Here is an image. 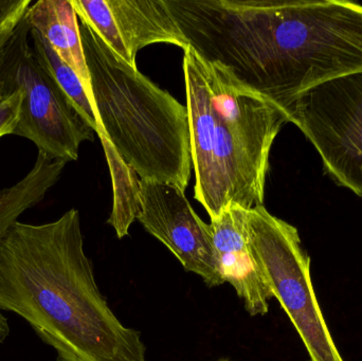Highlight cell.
Instances as JSON below:
<instances>
[{
  "mask_svg": "<svg viewBox=\"0 0 362 361\" xmlns=\"http://www.w3.org/2000/svg\"><path fill=\"white\" fill-rule=\"evenodd\" d=\"M25 14L0 49V95L23 93L21 116L13 135L33 142L38 153L70 162L95 131L76 110L30 44Z\"/></svg>",
  "mask_w": 362,
  "mask_h": 361,
  "instance_id": "cell-4",
  "label": "cell"
},
{
  "mask_svg": "<svg viewBox=\"0 0 362 361\" xmlns=\"http://www.w3.org/2000/svg\"><path fill=\"white\" fill-rule=\"evenodd\" d=\"M67 162L38 153L31 171L14 186L0 191V241L18 218L35 207L57 184Z\"/></svg>",
  "mask_w": 362,
  "mask_h": 361,
  "instance_id": "cell-11",
  "label": "cell"
},
{
  "mask_svg": "<svg viewBox=\"0 0 362 361\" xmlns=\"http://www.w3.org/2000/svg\"><path fill=\"white\" fill-rule=\"evenodd\" d=\"M23 93L15 89L8 95H0V138L13 135L21 116Z\"/></svg>",
  "mask_w": 362,
  "mask_h": 361,
  "instance_id": "cell-14",
  "label": "cell"
},
{
  "mask_svg": "<svg viewBox=\"0 0 362 361\" xmlns=\"http://www.w3.org/2000/svg\"><path fill=\"white\" fill-rule=\"evenodd\" d=\"M30 38L33 42L32 46H33L34 52L40 63L52 74L57 84L71 100L83 118L88 122L95 133L99 135L101 129L98 122L97 114L93 110V101L80 76L59 57L51 45L45 40L44 36L32 28H30Z\"/></svg>",
  "mask_w": 362,
  "mask_h": 361,
  "instance_id": "cell-12",
  "label": "cell"
},
{
  "mask_svg": "<svg viewBox=\"0 0 362 361\" xmlns=\"http://www.w3.org/2000/svg\"><path fill=\"white\" fill-rule=\"evenodd\" d=\"M8 333H10V329H8V320L0 313V343L6 341V337L8 336Z\"/></svg>",
  "mask_w": 362,
  "mask_h": 361,
  "instance_id": "cell-17",
  "label": "cell"
},
{
  "mask_svg": "<svg viewBox=\"0 0 362 361\" xmlns=\"http://www.w3.org/2000/svg\"><path fill=\"white\" fill-rule=\"evenodd\" d=\"M21 20V19H19ZM19 20L12 21V23H6V25H0V49L2 48L4 44H6V40L10 37L11 34H12L13 30L16 27L17 23H19Z\"/></svg>",
  "mask_w": 362,
  "mask_h": 361,
  "instance_id": "cell-16",
  "label": "cell"
},
{
  "mask_svg": "<svg viewBox=\"0 0 362 361\" xmlns=\"http://www.w3.org/2000/svg\"><path fill=\"white\" fill-rule=\"evenodd\" d=\"M78 18L129 65L154 44L189 47L165 0H71Z\"/></svg>",
  "mask_w": 362,
  "mask_h": 361,
  "instance_id": "cell-8",
  "label": "cell"
},
{
  "mask_svg": "<svg viewBox=\"0 0 362 361\" xmlns=\"http://www.w3.org/2000/svg\"><path fill=\"white\" fill-rule=\"evenodd\" d=\"M101 141L110 165L115 194L119 193V191L123 194L120 203L114 206L107 223L114 227L117 237L123 239L129 235V227L137 216L139 179H136L135 172L123 162L110 142L105 138L101 139Z\"/></svg>",
  "mask_w": 362,
  "mask_h": 361,
  "instance_id": "cell-13",
  "label": "cell"
},
{
  "mask_svg": "<svg viewBox=\"0 0 362 361\" xmlns=\"http://www.w3.org/2000/svg\"><path fill=\"white\" fill-rule=\"evenodd\" d=\"M0 309L23 318L57 361H148L140 333L119 321L98 288L76 209L8 229L0 241Z\"/></svg>",
  "mask_w": 362,
  "mask_h": 361,
  "instance_id": "cell-1",
  "label": "cell"
},
{
  "mask_svg": "<svg viewBox=\"0 0 362 361\" xmlns=\"http://www.w3.org/2000/svg\"><path fill=\"white\" fill-rule=\"evenodd\" d=\"M25 18L30 28L42 34L59 57L78 73L91 97L78 16L71 0L32 2L25 12Z\"/></svg>",
  "mask_w": 362,
  "mask_h": 361,
  "instance_id": "cell-10",
  "label": "cell"
},
{
  "mask_svg": "<svg viewBox=\"0 0 362 361\" xmlns=\"http://www.w3.org/2000/svg\"><path fill=\"white\" fill-rule=\"evenodd\" d=\"M246 230L264 283L288 316L310 361H344L317 300L310 258L298 229L262 205L247 210Z\"/></svg>",
  "mask_w": 362,
  "mask_h": 361,
  "instance_id": "cell-5",
  "label": "cell"
},
{
  "mask_svg": "<svg viewBox=\"0 0 362 361\" xmlns=\"http://www.w3.org/2000/svg\"><path fill=\"white\" fill-rule=\"evenodd\" d=\"M31 0H0V25L23 18Z\"/></svg>",
  "mask_w": 362,
  "mask_h": 361,
  "instance_id": "cell-15",
  "label": "cell"
},
{
  "mask_svg": "<svg viewBox=\"0 0 362 361\" xmlns=\"http://www.w3.org/2000/svg\"><path fill=\"white\" fill-rule=\"evenodd\" d=\"M246 211L230 206L211 220V231L223 281L233 286L251 316H264L269 311L272 297L249 244Z\"/></svg>",
  "mask_w": 362,
  "mask_h": 361,
  "instance_id": "cell-9",
  "label": "cell"
},
{
  "mask_svg": "<svg viewBox=\"0 0 362 361\" xmlns=\"http://www.w3.org/2000/svg\"><path fill=\"white\" fill-rule=\"evenodd\" d=\"M288 114L320 155L325 172L362 197V71L314 87Z\"/></svg>",
  "mask_w": 362,
  "mask_h": 361,
  "instance_id": "cell-6",
  "label": "cell"
},
{
  "mask_svg": "<svg viewBox=\"0 0 362 361\" xmlns=\"http://www.w3.org/2000/svg\"><path fill=\"white\" fill-rule=\"evenodd\" d=\"M99 138H105L141 180L185 192L192 155L187 107L118 57L78 18Z\"/></svg>",
  "mask_w": 362,
  "mask_h": 361,
  "instance_id": "cell-3",
  "label": "cell"
},
{
  "mask_svg": "<svg viewBox=\"0 0 362 361\" xmlns=\"http://www.w3.org/2000/svg\"><path fill=\"white\" fill-rule=\"evenodd\" d=\"M221 361H223V360H221Z\"/></svg>",
  "mask_w": 362,
  "mask_h": 361,
  "instance_id": "cell-18",
  "label": "cell"
},
{
  "mask_svg": "<svg viewBox=\"0 0 362 361\" xmlns=\"http://www.w3.org/2000/svg\"><path fill=\"white\" fill-rule=\"evenodd\" d=\"M183 51L194 197L211 220L230 206L263 205L270 150L288 114L189 47Z\"/></svg>",
  "mask_w": 362,
  "mask_h": 361,
  "instance_id": "cell-2",
  "label": "cell"
},
{
  "mask_svg": "<svg viewBox=\"0 0 362 361\" xmlns=\"http://www.w3.org/2000/svg\"><path fill=\"white\" fill-rule=\"evenodd\" d=\"M136 220L169 248L185 271L199 276L210 288L225 283L210 225L196 214L177 187L139 179Z\"/></svg>",
  "mask_w": 362,
  "mask_h": 361,
  "instance_id": "cell-7",
  "label": "cell"
}]
</instances>
